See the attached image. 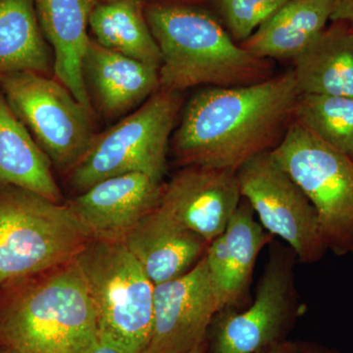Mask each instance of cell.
<instances>
[{
    "label": "cell",
    "instance_id": "obj_1",
    "mask_svg": "<svg viewBox=\"0 0 353 353\" xmlns=\"http://www.w3.org/2000/svg\"><path fill=\"white\" fill-rule=\"evenodd\" d=\"M299 94L292 70L252 85L204 88L183 108L174 157L183 167L236 172L280 143Z\"/></svg>",
    "mask_w": 353,
    "mask_h": 353
},
{
    "label": "cell",
    "instance_id": "obj_2",
    "mask_svg": "<svg viewBox=\"0 0 353 353\" xmlns=\"http://www.w3.org/2000/svg\"><path fill=\"white\" fill-rule=\"evenodd\" d=\"M99 343L94 303L75 260L4 292L0 347L19 353H88Z\"/></svg>",
    "mask_w": 353,
    "mask_h": 353
},
{
    "label": "cell",
    "instance_id": "obj_3",
    "mask_svg": "<svg viewBox=\"0 0 353 353\" xmlns=\"http://www.w3.org/2000/svg\"><path fill=\"white\" fill-rule=\"evenodd\" d=\"M145 15L161 53L159 79L164 90L180 92L199 85L239 87L271 78L267 59L238 46L206 11L153 4L146 7Z\"/></svg>",
    "mask_w": 353,
    "mask_h": 353
},
{
    "label": "cell",
    "instance_id": "obj_4",
    "mask_svg": "<svg viewBox=\"0 0 353 353\" xmlns=\"http://www.w3.org/2000/svg\"><path fill=\"white\" fill-rule=\"evenodd\" d=\"M92 240L69 204L0 185V290L75 259Z\"/></svg>",
    "mask_w": 353,
    "mask_h": 353
},
{
    "label": "cell",
    "instance_id": "obj_5",
    "mask_svg": "<svg viewBox=\"0 0 353 353\" xmlns=\"http://www.w3.org/2000/svg\"><path fill=\"white\" fill-rule=\"evenodd\" d=\"M94 303L99 341L122 353L145 352L154 287L124 243L90 240L76 255Z\"/></svg>",
    "mask_w": 353,
    "mask_h": 353
},
{
    "label": "cell",
    "instance_id": "obj_6",
    "mask_svg": "<svg viewBox=\"0 0 353 353\" xmlns=\"http://www.w3.org/2000/svg\"><path fill=\"white\" fill-rule=\"evenodd\" d=\"M296 253L273 241L252 303L241 310L224 309L206 334V353H260L289 341L303 314L294 280Z\"/></svg>",
    "mask_w": 353,
    "mask_h": 353
},
{
    "label": "cell",
    "instance_id": "obj_7",
    "mask_svg": "<svg viewBox=\"0 0 353 353\" xmlns=\"http://www.w3.org/2000/svg\"><path fill=\"white\" fill-rule=\"evenodd\" d=\"M180 92L161 88L136 112L95 137L81 163L70 173L77 192L129 173H143L158 182L167 171L169 139L179 111Z\"/></svg>",
    "mask_w": 353,
    "mask_h": 353
},
{
    "label": "cell",
    "instance_id": "obj_8",
    "mask_svg": "<svg viewBox=\"0 0 353 353\" xmlns=\"http://www.w3.org/2000/svg\"><path fill=\"white\" fill-rule=\"evenodd\" d=\"M271 154L314 206L328 250L353 253V158L292 121Z\"/></svg>",
    "mask_w": 353,
    "mask_h": 353
},
{
    "label": "cell",
    "instance_id": "obj_9",
    "mask_svg": "<svg viewBox=\"0 0 353 353\" xmlns=\"http://www.w3.org/2000/svg\"><path fill=\"white\" fill-rule=\"evenodd\" d=\"M0 90L58 170L71 173L92 148L90 113L62 85L43 74L0 75Z\"/></svg>",
    "mask_w": 353,
    "mask_h": 353
},
{
    "label": "cell",
    "instance_id": "obj_10",
    "mask_svg": "<svg viewBox=\"0 0 353 353\" xmlns=\"http://www.w3.org/2000/svg\"><path fill=\"white\" fill-rule=\"evenodd\" d=\"M241 197L261 226L285 241L301 263L320 261L328 250L314 206L277 163L271 152L257 155L236 171Z\"/></svg>",
    "mask_w": 353,
    "mask_h": 353
},
{
    "label": "cell",
    "instance_id": "obj_11",
    "mask_svg": "<svg viewBox=\"0 0 353 353\" xmlns=\"http://www.w3.org/2000/svg\"><path fill=\"white\" fill-rule=\"evenodd\" d=\"M221 311L202 257L187 274L155 285L152 328L143 353H188L206 338Z\"/></svg>",
    "mask_w": 353,
    "mask_h": 353
},
{
    "label": "cell",
    "instance_id": "obj_12",
    "mask_svg": "<svg viewBox=\"0 0 353 353\" xmlns=\"http://www.w3.org/2000/svg\"><path fill=\"white\" fill-rule=\"evenodd\" d=\"M241 199L236 171L185 166L163 183L157 208L210 243L225 231Z\"/></svg>",
    "mask_w": 353,
    "mask_h": 353
},
{
    "label": "cell",
    "instance_id": "obj_13",
    "mask_svg": "<svg viewBox=\"0 0 353 353\" xmlns=\"http://www.w3.org/2000/svg\"><path fill=\"white\" fill-rule=\"evenodd\" d=\"M163 183L129 173L97 183L69 203L92 240L123 243L159 203Z\"/></svg>",
    "mask_w": 353,
    "mask_h": 353
},
{
    "label": "cell",
    "instance_id": "obj_14",
    "mask_svg": "<svg viewBox=\"0 0 353 353\" xmlns=\"http://www.w3.org/2000/svg\"><path fill=\"white\" fill-rule=\"evenodd\" d=\"M274 236L256 219L250 204L241 199L226 229L209 243L204 254L221 310L246 307L257 257Z\"/></svg>",
    "mask_w": 353,
    "mask_h": 353
},
{
    "label": "cell",
    "instance_id": "obj_15",
    "mask_svg": "<svg viewBox=\"0 0 353 353\" xmlns=\"http://www.w3.org/2000/svg\"><path fill=\"white\" fill-rule=\"evenodd\" d=\"M153 285L182 277L205 254L209 243L155 208L123 241Z\"/></svg>",
    "mask_w": 353,
    "mask_h": 353
},
{
    "label": "cell",
    "instance_id": "obj_16",
    "mask_svg": "<svg viewBox=\"0 0 353 353\" xmlns=\"http://www.w3.org/2000/svg\"><path fill=\"white\" fill-rule=\"evenodd\" d=\"M97 3V0H34L41 31L54 51L55 76L90 111L83 58L90 39L88 26Z\"/></svg>",
    "mask_w": 353,
    "mask_h": 353
},
{
    "label": "cell",
    "instance_id": "obj_17",
    "mask_svg": "<svg viewBox=\"0 0 353 353\" xmlns=\"http://www.w3.org/2000/svg\"><path fill=\"white\" fill-rule=\"evenodd\" d=\"M83 77L110 115L126 112L160 88L157 67L108 50L92 39L83 58Z\"/></svg>",
    "mask_w": 353,
    "mask_h": 353
},
{
    "label": "cell",
    "instance_id": "obj_18",
    "mask_svg": "<svg viewBox=\"0 0 353 353\" xmlns=\"http://www.w3.org/2000/svg\"><path fill=\"white\" fill-rule=\"evenodd\" d=\"M292 62L301 94L353 97V23L333 22Z\"/></svg>",
    "mask_w": 353,
    "mask_h": 353
},
{
    "label": "cell",
    "instance_id": "obj_19",
    "mask_svg": "<svg viewBox=\"0 0 353 353\" xmlns=\"http://www.w3.org/2000/svg\"><path fill=\"white\" fill-rule=\"evenodd\" d=\"M334 0H289L241 43L262 59H294L327 28Z\"/></svg>",
    "mask_w": 353,
    "mask_h": 353
},
{
    "label": "cell",
    "instance_id": "obj_20",
    "mask_svg": "<svg viewBox=\"0 0 353 353\" xmlns=\"http://www.w3.org/2000/svg\"><path fill=\"white\" fill-rule=\"evenodd\" d=\"M51 164L0 92V185L30 190L60 203L61 192Z\"/></svg>",
    "mask_w": 353,
    "mask_h": 353
},
{
    "label": "cell",
    "instance_id": "obj_21",
    "mask_svg": "<svg viewBox=\"0 0 353 353\" xmlns=\"http://www.w3.org/2000/svg\"><path fill=\"white\" fill-rule=\"evenodd\" d=\"M50 50L34 0H0V75L15 72L50 73Z\"/></svg>",
    "mask_w": 353,
    "mask_h": 353
},
{
    "label": "cell",
    "instance_id": "obj_22",
    "mask_svg": "<svg viewBox=\"0 0 353 353\" xmlns=\"http://www.w3.org/2000/svg\"><path fill=\"white\" fill-rule=\"evenodd\" d=\"M95 41L108 48L159 69L161 53L153 38L141 0L97 3L90 18Z\"/></svg>",
    "mask_w": 353,
    "mask_h": 353
},
{
    "label": "cell",
    "instance_id": "obj_23",
    "mask_svg": "<svg viewBox=\"0 0 353 353\" xmlns=\"http://www.w3.org/2000/svg\"><path fill=\"white\" fill-rule=\"evenodd\" d=\"M292 121L353 158V97L299 94Z\"/></svg>",
    "mask_w": 353,
    "mask_h": 353
},
{
    "label": "cell",
    "instance_id": "obj_24",
    "mask_svg": "<svg viewBox=\"0 0 353 353\" xmlns=\"http://www.w3.org/2000/svg\"><path fill=\"white\" fill-rule=\"evenodd\" d=\"M230 36L241 43L289 0H211Z\"/></svg>",
    "mask_w": 353,
    "mask_h": 353
},
{
    "label": "cell",
    "instance_id": "obj_25",
    "mask_svg": "<svg viewBox=\"0 0 353 353\" xmlns=\"http://www.w3.org/2000/svg\"><path fill=\"white\" fill-rule=\"evenodd\" d=\"M331 21L353 23V0H334Z\"/></svg>",
    "mask_w": 353,
    "mask_h": 353
},
{
    "label": "cell",
    "instance_id": "obj_26",
    "mask_svg": "<svg viewBox=\"0 0 353 353\" xmlns=\"http://www.w3.org/2000/svg\"><path fill=\"white\" fill-rule=\"evenodd\" d=\"M297 353H343L334 348L311 341H296Z\"/></svg>",
    "mask_w": 353,
    "mask_h": 353
},
{
    "label": "cell",
    "instance_id": "obj_27",
    "mask_svg": "<svg viewBox=\"0 0 353 353\" xmlns=\"http://www.w3.org/2000/svg\"><path fill=\"white\" fill-rule=\"evenodd\" d=\"M260 353H297L296 341L289 340Z\"/></svg>",
    "mask_w": 353,
    "mask_h": 353
},
{
    "label": "cell",
    "instance_id": "obj_28",
    "mask_svg": "<svg viewBox=\"0 0 353 353\" xmlns=\"http://www.w3.org/2000/svg\"><path fill=\"white\" fill-rule=\"evenodd\" d=\"M88 353H122L119 350H116L111 345H105V343H99L97 347H94L92 352Z\"/></svg>",
    "mask_w": 353,
    "mask_h": 353
},
{
    "label": "cell",
    "instance_id": "obj_29",
    "mask_svg": "<svg viewBox=\"0 0 353 353\" xmlns=\"http://www.w3.org/2000/svg\"><path fill=\"white\" fill-rule=\"evenodd\" d=\"M206 350H208V340L205 338L188 353H206Z\"/></svg>",
    "mask_w": 353,
    "mask_h": 353
},
{
    "label": "cell",
    "instance_id": "obj_30",
    "mask_svg": "<svg viewBox=\"0 0 353 353\" xmlns=\"http://www.w3.org/2000/svg\"><path fill=\"white\" fill-rule=\"evenodd\" d=\"M0 353H19L15 352V350H10V348L0 347Z\"/></svg>",
    "mask_w": 353,
    "mask_h": 353
}]
</instances>
